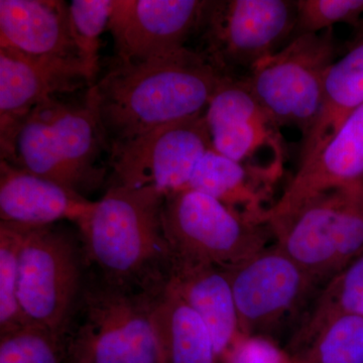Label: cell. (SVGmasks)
Returning <instances> with one entry per match:
<instances>
[{"label":"cell","mask_w":363,"mask_h":363,"mask_svg":"<svg viewBox=\"0 0 363 363\" xmlns=\"http://www.w3.org/2000/svg\"><path fill=\"white\" fill-rule=\"evenodd\" d=\"M222 78L187 47L147 61H116L88 89L108 152L164 124L204 113Z\"/></svg>","instance_id":"cell-1"},{"label":"cell","mask_w":363,"mask_h":363,"mask_svg":"<svg viewBox=\"0 0 363 363\" xmlns=\"http://www.w3.org/2000/svg\"><path fill=\"white\" fill-rule=\"evenodd\" d=\"M166 196L154 187L111 185L77 224L88 264L107 281L152 289L169 278L162 224Z\"/></svg>","instance_id":"cell-2"},{"label":"cell","mask_w":363,"mask_h":363,"mask_svg":"<svg viewBox=\"0 0 363 363\" xmlns=\"http://www.w3.org/2000/svg\"><path fill=\"white\" fill-rule=\"evenodd\" d=\"M104 154L108 149L87 89L82 102L54 97L35 107L7 162L86 197L106 178Z\"/></svg>","instance_id":"cell-3"},{"label":"cell","mask_w":363,"mask_h":363,"mask_svg":"<svg viewBox=\"0 0 363 363\" xmlns=\"http://www.w3.org/2000/svg\"><path fill=\"white\" fill-rule=\"evenodd\" d=\"M157 286L91 277L67 331L66 363H164L152 323Z\"/></svg>","instance_id":"cell-4"},{"label":"cell","mask_w":363,"mask_h":363,"mask_svg":"<svg viewBox=\"0 0 363 363\" xmlns=\"http://www.w3.org/2000/svg\"><path fill=\"white\" fill-rule=\"evenodd\" d=\"M267 227L322 288L363 253V179L313 196Z\"/></svg>","instance_id":"cell-5"},{"label":"cell","mask_w":363,"mask_h":363,"mask_svg":"<svg viewBox=\"0 0 363 363\" xmlns=\"http://www.w3.org/2000/svg\"><path fill=\"white\" fill-rule=\"evenodd\" d=\"M88 266L80 233L52 224L26 226L18 259V300L28 323L66 335Z\"/></svg>","instance_id":"cell-6"},{"label":"cell","mask_w":363,"mask_h":363,"mask_svg":"<svg viewBox=\"0 0 363 363\" xmlns=\"http://www.w3.org/2000/svg\"><path fill=\"white\" fill-rule=\"evenodd\" d=\"M162 224L172 262L227 269L269 247V227L245 220L201 192L184 190L166 196Z\"/></svg>","instance_id":"cell-7"},{"label":"cell","mask_w":363,"mask_h":363,"mask_svg":"<svg viewBox=\"0 0 363 363\" xmlns=\"http://www.w3.org/2000/svg\"><path fill=\"white\" fill-rule=\"evenodd\" d=\"M296 1L206 0L197 51L224 77H240L292 39Z\"/></svg>","instance_id":"cell-8"},{"label":"cell","mask_w":363,"mask_h":363,"mask_svg":"<svg viewBox=\"0 0 363 363\" xmlns=\"http://www.w3.org/2000/svg\"><path fill=\"white\" fill-rule=\"evenodd\" d=\"M336 52L333 28L301 35L243 77L277 123L297 128L305 140L316 121L325 78Z\"/></svg>","instance_id":"cell-9"},{"label":"cell","mask_w":363,"mask_h":363,"mask_svg":"<svg viewBox=\"0 0 363 363\" xmlns=\"http://www.w3.org/2000/svg\"><path fill=\"white\" fill-rule=\"evenodd\" d=\"M224 269L233 288L240 332L245 335L277 340L286 327L295 330L321 289L276 243Z\"/></svg>","instance_id":"cell-10"},{"label":"cell","mask_w":363,"mask_h":363,"mask_svg":"<svg viewBox=\"0 0 363 363\" xmlns=\"http://www.w3.org/2000/svg\"><path fill=\"white\" fill-rule=\"evenodd\" d=\"M212 147L204 113L164 124L108 152L111 185L154 187L164 196L187 190Z\"/></svg>","instance_id":"cell-11"},{"label":"cell","mask_w":363,"mask_h":363,"mask_svg":"<svg viewBox=\"0 0 363 363\" xmlns=\"http://www.w3.org/2000/svg\"><path fill=\"white\" fill-rule=\"evenodd\" d=\"M205 118L214 150L279 180L286 159L281 128L253 95L243 76H223Z\"/></svg>","instance_id":"cell-12"},{"label":"cell","mask_w":363,"mask_h":363,"mask_svg":"<svg viewBox=\"0 0 363 363\" xmlns=\"http://www.w3.org/2000/svg\"><path fill=\"white\" fill-rule=\"evenodd\" d=\"M96 81L80 62L39 58L0 45V160L11 161L21 123L35 107L89 89Z\"/></svg>","instance_id":"cell-13"},{"label":"cell","mask_w":363,"mask_h":363,"mask_svg":"<svg viewBox=\"0 0 363 363\" xmlns=\"http://www.w3.org/2000/svg\"><path fill=\"white\" fill-rule=\"evenodd\" d=\"M206 0H114L108 28L116 61L136 63L185 48Z\"/></svg>","instance_id":"cell-14"},{"label":"cell","mask_w":363,"mask_h":363,"mask_svg":"<svg viewBox=\"0 0 363 363\" xmlns=\"http://www.w3.org/2000/svg\"><path fill=\"white\" fill-rule=\"evenodd\" d=\"M363 179V104L319 152L301 162L297 174L267 214V223L330 189Z\"/></svg>","instance_id":"cell-15"},{"label":"cell","mask_w":363,"mask_h":363,"mask_svg":"<svg viewBox=\"0 0 363 363\" xmlns=\"http://www.w3.org/2000/svg\"><path fill=\"white\" fill-rule=\"evenodd\" d=\"M0 45L30 56L85 65L72 35L65 1L0 0Z\"/></svg>","instance_id":"cell-16"},{"label":"cell","mask_w":363,"mask_h":363,"mask_svg":"<svg viewBox=\"0 0 363 363\" xmlns=\"http://www.w3.org/2000/svg\"><path fill=\"white\" fill-rule=\"evenodd\" d=\"M95 201L59 184L0 160V218L7 223L47 226L70 221L76 225Z\"/></svg>","instance_id":"cell-17"},{"label":"cell","mask_w":363,"mask_h":363,"mask_svg":"<svg viewBox=\"0 0 363 363\" xmlns=\"http://www.w3.org/2000/svg\"><path fill=\"white\" fill-rule=\"evenodd\" d=\"M278 181L210 149L198 162L187 190L211 196L245 220L267 226Z\"/></svg>","instance_id":"cell-18"},{"label":"cell","mask_w":363,"mask_h":363,"mask_svg":"<svg viewBox=\"0 0 363 363\" xmlns=\"http://www.w3.org/2000/svg\"><path fill=\"white\" fill-rule=\"evenodd\" d=\"M168 281L206 325L219 362L240 335V320L225 269L207 264L172 262Z\"/></svg>","instance_id":"cell-19"},{"label":"cell","mask_w":363,"mask_h":363,"mask_svg":"<svg viewBox=\"0 0 363 363\" xmlns=\"http://www.w3.org/2000/svg\"><path fill=\"white\" fill-rule=\"evenodd\" d=\"M152 314L164 363H220L206 325L168 279L155 290Z\"/></svg>","instance_id":"cell-20"},{"label":"cell","mask_w":363,"mask_h":363,"mask_svg":"<svg viewBox=\"0 0 363 363\" xmlns=\"http://www.w3.org/2000/svg\"><path fill=\"white\" fill-rule=\"evenodd\" d=\"M362 104L363 33L327 73L316 121L302 140L300 164L314 157Z\"/></svg>","instance_id":"cell-21"},{"label":"cell","mask_w":363,"mask_h":363,"mask_svg":"<svg viewBox=\"0 0 363 363\" xmlns=\"http://www.w3.org/2000/svg\"><path fill=\"white\" fill-rule=\"evenodd\" d=\"M343 316H363V253L320 289L286 350L302 357L331 322Z\"/></svg>","instance_id":"cell-22"},{"label":"cell","mask_w":363,"mask_h":363,"mask_svg":"<svg viewBox=\"0 0 363 363\" xmlns=\"http://www.w3.org/2000/svg\"><path fill=\"white\" fill-rule=\"evenodd\" d=\"M25 225L0 222V335L30 324L18 300V259Z\"/></svg>","instance_id":"cell-23"},{"label":"cell","mask_w":363,"mask_h":363,"mask_svg":"<svg viewBox=\"0 0 363 363\" xmlns=\"http://www.w3.org/2000/svg\"><path fill=\"white\" fill-rule=\"evenodd\" d=\"M68 340L44 327L28 324L0 335V363H66Z\"/></svg>","instance_id":"cell-24"},{"label":"cell","mask_w":363,"mask_h":363,"mask_svg":"<svg viewBox=\"0 0 363 363\" xmlns=\"http://www.w3.org/2000/svg\"><path fill=\"white\" fill-rule=\"evenodd\" d=\"M300 358L306 363H363V316L331 322Z\"/></svg>","instance_id":"cell-25"},{"label":"cell","mask_w":363,"mask_h":363,"mask_svg":"<svg viewBox=\"0 0 363 363\" xmlns=\"http://www.w3.org/2000/svg\"><path fill=\"white\" fill-rule=\"evenodd\" d=\"M114 0H73L69 4L72 35L91 73H99L102 33L108 28Z\"/></svg>","instance_id":"cell-26"},{"label":"cell","mask_w":363,"mask_h":363,"mask_svg":"<svg viewBox=\"0 0 363 363\" xmlns=\"http://www.w3.org/2000/svg\"><path fill=\"white\" fill-rule=\"evenodd\" d=\"M362 16L363 0H297L291 40L334 28L338 23L359 26Z\"/></svg>","instance_id":"cell-27"},{"label":"cell","mask_w":363,"mask_h":363,"mask_svg":"<svg viewBox=\"0 0 363 363\" xmlns=\"http://www.w3.org/2000/svg\"><path fill=\"white\" fill-rule=\"evenodd\" d=\"M220 363H306L278 341L241 333L220 358Z\"/></svg>","instance_id":"cell-28"}]
</instances>
